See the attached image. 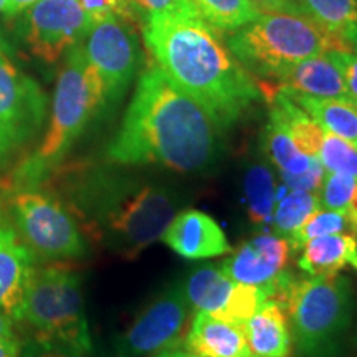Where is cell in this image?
<instances>
[{"label": "cell", "instance_id": "obj_1", "mask_svg": "<svg viewBox=\"0 0 357 357\" xmlns=\"http://www.w3.org/2000/svg\"><path fill=\"white\" fill-rule=\"evenodd\" d=\"M142 35L154 65L217 124H235L261 98L258 83L192 7L142 17Z\"/></svg>", "mask_w": 357, "mask_h": 357}, {"label": "cell", "instance_id": "obj_2", "mask_svg": "<svg viewBox=\"0 0 357 357\" xmlns=\"http://www.w3.org/2000/svg\"><path fill=\"white\" fill-rule=\"evenodd\" d=\"M217 154V124L158 65H151L137 82L106 158L118 166L155 164L177 172H200L215 162Z\"/></svg>", "mask_w": 357, "mask_h": 357}, {"label": "cell", "instance_id": "obj_3", "mask_svg": "<svg viewBox=\"0 0 357 357\" xmlns=\"http://www.w3.org/2000/svg\"><path fill=\"white\" fill-rule=\"evenodd\" d=\"M43 185L61 199L84 236L129 260L162 238L178 205L167 187L101 167L61 166Z\"/></svg>", "mask_w": 357, "mask_h": 357}, {"label": "cell", "instance_id": "obj_4", "mask_svg": "<svg viewBox=\"0 0 357 357\" xmlns=\"http://www.w3.org/2000/svg\"><path fill=\"white\" fill-rule=\"evenodd\" d=\"M105 105L101 79L89 65L83 43H77L66 52L58 73L50 124L42 141L8 172L0 189L43 185L63 166L71 147Z\"/></svg>", "mask_w": 357, "mask_h": 357}, {"label": "cell", "instance_id": "obj_5", "mask_svg": "<svg viewBox=\"0 0 357 357\" xmlns=\"http://www.w3.org/2000/svg\"><path fill=\"white\" fill-rule=\"evenodd\" d=\"M287 311L298 357H337L352 321V287L342 275L296 276L284 270L266 289Z\"/></svg>", "mask_w": 357, "mask_h": 357}, {"label": "cell", "instance_id": "obj_6", "mask_svg": "<svg viewBox=\"0 0 357 357\" xmlns=\"http://www.w3.org/2000/svg\"><path fill=\"white\" fill-rule=\"evenodd\" d=\"M227 47L250 75L271 82L306 58L333 50L351 52L341 35L301 12H261L230 33Z\"/></svg>", "mask_w": 357, "mask_h": 357}, {"label": "cell", "instance_id": "obj_7", "mask_svg": "<svg viewBox=\"0 0 357 357\" xmlns=\"http://www.w3.org/2000/svg\"><path fill=\"white\" fill-rule=\"evenodd\" d=\"M20 323L29 324L35 336L79 356L93 354L82 276L68 263L35 266L22 301Z\"/></svg>", "mask_w": 357, "mask_h": 357}, {"label": "cell", "instance_id": "obj_8", "mask_svg": "<svg viewBox=\"0 0 357 357\" xmlns=\"http://www.w3.org/2000/svg\"><path fill=\"white\" fill-rule=\"evenodd\" d=\"M3 202L38 261L68 263L86 255V240L61 199L47 185L7 189Z\"/></svg>", "mask_w": 357, "mask_h": 357}, {"label": "cell", "instance_id": "obj_9", "mask_svg": "<svg viewBox=\"0 0 357 357\" xmlns=\"http://www.w3.org/2000/svg\"><path fill=\"white\" fill-rule=\"evenodd\" d=\"M47 119V96L0 47V176L29 154Z\"/></svg>", "mask_w": 357, "mask_h": 357}, {"label": "cell", "instance_id": "obj_10", "mask_svg": "<svg viewBox=\"0 0 357 357\" xmlns=\"http://www.w3.org/2000/svg\"><path fill=\"white\" fill-rule=\"evenodd\" d=\"M184 288L169 287L134 318L114 342V357H147L184 347L192 323Z\"/></svg>", "mask_w": 357, "mask_h": 357}, {"label": "cell", "instance_id": "obj_11", "mask_svg": "<svg viewBox=\"0 0 357 357\" xmlns=\"http://www.w3.org/2000/svg\"><path fill=\"white\" fill-rule=\"evenodd\" d=\"M83 47L102 83L105 101H118L139 66V43L132 26L121 17H111L89 30Z\"/></svg>", "mask_w": 357, "mask_h": 357}, {"label": "cell", "instance_id": "obj_12", "mask_svg": "<svg viewBox=\"0 0 357 357\" xmlns=\"http://www.w3.org/2000/svg\"><path fill=\"white\" fill-rule=\"evenodd\" d=\"M93 29L79 0H38L24 10V40L45 63H55Z\"/></svg>", "mask_w": 357, "mask_h": 357}, {"label": "cell", "instance_id": "obj_13", "mask_svg": "<svg viewBox=\"0 0 357 357\" xmlns=\"http://www.w3.org/2000/svg\"><path fill=\"white\" fill-rule=\"evenodd\" d=\"M289 253L288 240L273 231H261L240 245L222 263V271L235 283L252 284L266 289L287 270Z\"/></svg>", "mask_w": 357, "mask_h": 357}, {"label": "cell", "instance_id": "obj_14", "mask_svg": "<svg viewBox=\"0 0 357 357\" xmlns=\"http://www.w3.org/2000/svg\"><path fill=\"white\" fill-rule=\"evenodd\" d=\"M38 260L22 240L0 199V310L20 323L24 294Z\"/></svg>", "mask_w": 357, "mask_h": 357}, {"label": "cell", "instance_id": "obj_15", "mask_svg": "<svg viewBox=\"0 0 357 357\" xmlns=\"http://www.w3.org/2000/svg\"><path fill=\"white\" fill-rule=\"evenodd\" d=\"M162 240L185 260H205L231 253L229 238L215 218L195 208L174 215Z\"/></svg>", "mask_w": 357, "mask_h": 357}, {"label": "cell", "instance_id": "obj_16", "mask_svg": "<svg viewBox=\"0 0 357 357\" xmlns=\"http://www.w3.org/2000/svg\"><path fill=\"white\" fill-rule=\"evenodd\" d=\"M184 349L197 357H248L243 324L197 311L192 319Z\"/></svg>", "mask_w": 357, "mask_h": 357}, {"label": "cell", "instance_id": "obj_17", "mask_svg": "<svg viewBox=\"0 0 357 357\" xmlns=\"http://www.w3.org/2000/svg\"><path fill=\"white\" fill-rule=\"evenodd\" d=\"M248 349L257 357H289L293 336L287 311L280 303L266 300L243 324Z\"/></svg>", "mask_w": 357, "mask_h": 357}, {"label": "cell", "instance_id": "obj_18", "mask_svg": "<svg viewBox=\"0 0 357 357\" xmlns=\"http://www.w3.org/2000/svg\"><path fill=\"white\" fill-rule=\"evenodd\" d=\"M275 86L312 98H349L341 73L328 55L306 58L275 79ZM351 100V98H349Z\"/></svg>", "mask_w": 357, "mask_h": 357}, {"label": "cell", "instance_id": "obj_19", "mask_svg": "<svg viewBox=\"0 0 357 357\" xmlns=\"http://www.w3.org/2000/svg\"><path fill=\"white\" fill-rule=\"evenodd\" d=\"M298 265L311 276L336 275L357 258V235L334 234L312 238L301 248Z\"/></svg>", "mask_w": 357, "mask_h": 357}, {"label": "cell", "instance_id": "obj_20", "mask_svg": "<svg viewBox=\"0 0 357 357\" xmlns=\"http://www.w3.org/2000/svg\"><path fill=\"white\" fill-rule=\"evenodd\" d=\"M281 89V88H280ZM324 131L357 146V102L349 98H312L283 89Z\"/></svg>", "mask_w": 357, "mask_h": 357}, {"label": "cell", "instance_id": "obj_21", "mask_svg": "<svg viewBox=\"0 0 357 357\" xmlns=\"http://www.w3.org/2000/svg\"><path fill=\"white\" fill-rule=\"evenodd\" d=\"M235 281L222 271L220 266H200L187 278L184 293L192 310L222 316L234 293Z\"/></svg>", "mask_w": 357, "mask_h": 357}, {"label": "cell", "instance_id": "obj_22", "mask_svg": "<svg viewBox=\"0 0 357 357\" xmlns=\"http://www.w3.org/2000/svg\"><path fill=\"white\" fill-rule=\"evenodd\" d=\"M278 195V184L270 166L255 162L243 174V199L253 225L271 231V218Z\"/></svg>", "mask_w": 357, "mask_h": 357}, {"label": "cell", "instance_id": "obj_23", "mask_svg": "<svg viewBox=\"0 0 357 357\" xmlns=\"http://www.w3.org/2000/svg\"><path fill=\"white\" fill-rule=\"evenodd\" d=\"M261 147L263 153L266 154L271 166L276 167L281 178L310 171L312 166L319 162V159L314 155L303 153L287 132V129L271 118L263 129Z\"/></svg>", "mask_w": 357, "mask_h": 357}, {"label": "cell", "instance_id": "obj_24", "mask_svg": "<svg viewBox=\"0 0 357 357\" xmlns=\"http://www.w3.org/2000/svg\"><path fill=\"white\" fill-rule=\"evenodd\" d=\"M318 208H321L318 192L294 190L284 184L278 185L271 231L288 240Z\"/></svg>", "mask_w": 357, "mask_h": 357}, {"label": "cell", "instance_id": "obj_25", "mask_svg": "<svg viewBox=\"0 0 357 357\" xmlns=\"http://www.w3.org/2000/svg\"><path fill=\"white\" fill-rule=\"evenodd\" d=\"M189 3L218 33H234L261 13L250 0H189Z\"/></svg>", "mask_w": 357, "mask_h": 357}, {"label": "cell", "instance_id": "obj_26", "mask_svg": "<svg viewBox=\"0 0 357 357\" xmlns=\"http://www.w3.org/2000/svg\"><path fill=\"white\" fill-rule=\"evenodd\" d=\"M334 234H352L357 235L354 223L347 211H326L318 208L307 220L303 223L301 229L296 230L288 238L291 252L301 250L312 238Z\"/></svg>", "mask_w": 357, "mask_h": 357}, {"label": "cell", "instance_id": "obj_27", "mask_svg": "<svg viewBox=\"0 0 357 357\" xmlns=\"http://www.w3.org/2000/svg\"><path fill=\"white\" fill-rule=\"evenodd\" d=\"M303 3L311 17L344 40L357 24V0H303Z\"/></svg>", "mask_w": 357, "mask_h": 357}, {"label": "cell", "instance_id": "obj_28", "mask_svg": "<svg viewBox=\"0 0 357 357\" xmlns=\"http://www.w3.org/2000/svg\"><path fill=\"white\" fill-rule=\"evenodd\" d=\"M318 159L326 172H341L357 177V146L336 134L324 131Z\"/></svg>", "mask_w": 357, "mask_h": 357}, {"label": "cell", "instance_id": "obj_29", "mask_svg": "<svg viewBox=\"0 0 357 357\" xmlns=\"http://www.w3.org/2000/svg\"><path fill=\"white\" fill-rule=\"evenodd\" d=\"M357 192V177L341 172H326L318 190L321 208L326 211H347Z\"/></svg>", "mask_w": 357, "mask_h": 357}, {"label": "cell", "instance_id": "obj_30", "mask_svg": "<svg viewBox=\"0 0 357 357\" xmlns=\"http://www.w3.org/2000/svg\"><path fill=\"white\" fill-rule=\"evenodd\" d=\"M266 300V293L263 288L252 287V284L235 283L234 293H231L225 310H223L222 316H217V318L245 324Z\"/></svg>", "mask_w": 357, "mask_h": 357}, {"label": "cell", "instance_id": "obj_31", "mask_svg": "<svg viewBox=\"0 0 357 357\" xmlns=\"http://www.w3.org/2000/svg\"><path fill=\"white\" fill-rule=\"evenodd\" d=\"M326 55L336 65L342 79H344L347 95L352 101L357 102V55L344 50H333Z\"/></svg>", "mask_w": 357, "mask_h": 357}, {"label": "cell", "instance_id": "obj_32", "mask_svg": "<svg viewBox=\"0 0 357 357\" xmlns=\"http://www.w3.org/2000/svg\"><path fill=\"white\" fill-rule=\"evenodd\" d=\"M20 357H84L77 352L66 349V347L56 344V342L47 341V339L33 336L29 342L22 346Z\"/></svg>", "mask_w": 357, "mask_h": 357}, {"label": "cell", "instance_id": "obj_33", "mask_svg": "<svg viewBox=\"0 0 357 357\" xmlns=\"http://www.w3.org/2000/svg\"><path fill=\"white\" fill-rule=\"evenodd\" d=\"M134 13H139L141 17L149 15V13L176 10V8L192 7L189 0H128Z\"/></svg>", "mask_w": 357, "mask_h": 357}, {"label": "cell", "instance_id": "obj_34", "mask_svg": "<svg viewBox=\"0 0 357 357\" xmlns=\"http://www.w3.org/2000/svg\"><path fill=\"white\" fill-rule=\"evenodd\" d=\"M260 12H301L306 10L303 0H250Z\"/></svg>", "mask_w": 357, "mask_h": 357}, {"label": "cell", "instance_id": "obj_35", "mask_svg": "<svg viewBox=\"0 0 357 357\" xmlns=\"http://www.w3.org/2000/svg\"><path fill=\"white\" fill-rule=\"evenodd\" d=\"M22 342L17 336L0 339V357H20Z\"/></svg>", "mask_w": 357, "mask_h": 357}, {"label": "cell", "instance_id": "obj_36", "mask_svg": "<svg viewBox=\"0 0 357 357\" xmlns=\"http://www.w3.org/2000/svg\"><path fill=\"white\" fill-rule=\"evenodd\" d=\"M37 2L38 0H8L7 8H6V15H8V17L17 15V13H22Z\"/></svg>", "mask_w": 357, "mask_h": 357}, {"label": "cell", "instance_id": "obj_37", "mask_svg": "<svg viewBox=\"0 0 357 357\" xmlns=\"http://www.w3.org/2000/svg\"><path fill=\"white\" fill-rule=\"evenodd\" d=\"M13 323H15V321H13L7 312L0 310V339L15 336V333H13Z\"/></svg>", "mask_w": 357, "mask_h": 357}, {"label": "cell", "instance_id": "obj_38", "mask_svg": "<svg viewBox=\"0 0 357 357\" xmlns=\"http://www.w3.org/2000/svg\"><path fill=\"white\" fill-rule=\"evenodd\" d=\"M151 357H192L190 352H187L184 347H177V349H167V351H160L155 352Z\"/></svg>", "mask_w": 357, "mask_h": 357}, {"label": "cell", "instance_id": "obj_39", "mask_svg": "<svg viewBox=\"0 0 357 357\" xmlns=\"http://www.w3.org/2000/svg\"><path fill=\"white\" fill-rule=\"evenodd\" d=\"M346 42L349 45V50L357 55V24L349 30V33L346 35Z\"/></svg>", "mask_w": 357, "mask_h": 357}, {"label": "cell", "instance_id": "obj_40", "mask_svg": "<svg viewBox=\"0 0 357 357\" xmlns=\"http://www.w3.org/2000/svg\"><path fill=\"white\" fill-rule=\"evenodd\" d=\"M347 212H349L351 220H352V223H354V227H356V230H357V192H356L354 199H352L349 208H347Z\"/></svg>", "mask_w": 357, "mask_h": 357}, {"label": "cell", "instance_id": "obj_41", "mask_svg": "<svg viewBox=\"0 0 357 357\" xmlns=\"http://www.w3.org/2000/svg\"><path fill=\"white\" fill-rule=\"evenodd\" d=\"M8 0H0V12H6Z\"/></svg>", "mask_w": 357, "mask_h": 357}, {"label": "cell", "instance_id": "obj_42", "mask_svg": "<svg viewBox=\"0 0 357 357\" xmlns=\"http://www.w3.org/2000/svg\"><path fill=\"white\" fill-rule=\"evenodd\" d=\"M192 357H197V356H192ZM248 357H257V356H248Z\"/></svg>", "mask_w": 357, "mask_h": 357}]
</instances>
